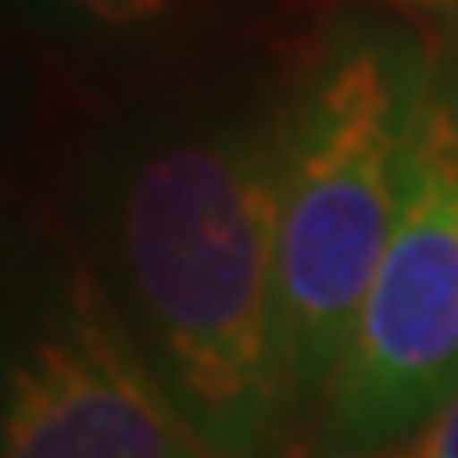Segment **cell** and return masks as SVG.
I'll use <instances>...</instances> for the list:
<instances>
[{
	"mask_svg": "<svg viewBox=\"0 0 458 458\" xmlns=\"http://www.w3.org/2000/svg\"><path fill=\"white\" fill-rule=\"evenodd\" d=\"M433 72L423 41L352 16L285 92L280 270L311 418L408 204Z\"/></svg>",
	"mask_w": 458,
	"mask_h": 458,
	"instance_id": "2",
	"label": "cell"
},
{
	"mask_svg": "<svg viewBox=\"0 0 458 458\" xmlns=\"http://www.w3.org/2000/svg\"><path fill=\"white\" fill-rule=\"evenodd\" d=\"M361 458H458V393L448 403H438L403 438L382 443V448H372V454H361Z\"/></svg>",
	"mask_w": 458,
	"mask_h": 458,
	"instance_id": "6",
	"label": "cell"
},
{
	"mask_svg": "<svg viewBox=\"0 0 458 458\" xmlns=\"http://www.w3.org/2000/svg\"><path fill=\"white\" fill-rule=\"evenodd\" d=\"M382 5L423 31H458V0H382Z\"/></svg>",
	"mask_w": 458,
	"mask_h": 458,
	"instance_id": "7",
	"label": "cell"
},
{
	"mask_svg": "<svg viewBox=\"0 0 458 458\" xmlns=\"http://www.w3.org/2000/svg\"><path fill=\"white\" fill-rule=\"evenodd\" d=\"M280 158L285 98L168 102L102 138L62 225L225 458H295L311 423L285 316Z\"/></svg>",
	"mask_w": 458,
	"mask_h": 458,
	"instance_id": "1",
	"label": "cell"
},
{
	"mask_svg": "<svg viewBox=\"0 0 458 458\" xmlns=\"http://www.w3.org/2000/svg\"><path fill=\"white\" fill-rule=\"evenodd\" d=\"M56 31L87 47L138 51L168 36H183L204 16L209 0H31Z\"/></svg>",
	"mask_w": 458,
	"mask_h": 458,
	"instance_id": "5",
	"label": "cell"
},
{
	"mask_svg": "<svg viewBox=\"0 0 458 458\" xmlns=\"http://www.w3.org/2000/svg\"><path fill=\"white\" fill-rule=\"evenodd\" d=\"M458 393V72H433L418 168L336 372L316 403L327 458L403 438Z\"/></svg>",
	"mask_w": 458,
	"mask_h": 458,
	"instance_id": "4",
	"label": "cell"
},
{
	"mask_svg": "<svg viewBox=\"0 0 458 458\" xmlns=\"http://www.w3.org/2000/svg\"><path fill=\"white\" fill-rule=\"evenodd\" d=\"M0 458H225L66 229L31 234L11 265Z\"/></svg>",
	"mask_w": 458,
	"mask_h": 458,
	"instance_id": "3",
	"label": "cell"
}]
</instances>
